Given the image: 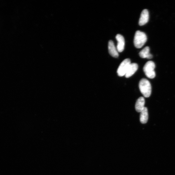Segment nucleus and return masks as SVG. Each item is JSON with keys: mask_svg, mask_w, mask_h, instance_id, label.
<instances>
[{"mask_svg": "<svg viewBox=\"0 0 175 175\" xmlns=\"http://www.w3.org/2000/svg\"><path fill=\"white\" fill-rule=\"evenodd\" d=\"M149 47L146 46L139 53L140 57L143 59L147 58L150 59L153 58V55L149 53Z\"/></svg>", "mask_w": 175, "mask_h": 175, "instance_id": "nucleus-10", "label": "nucleus"}, {"mask_svg": "<svg viewBox=\"0 0 175 175\" xmlns=\"http://www.w3.org/2000/svg\"><path fill=\"white\" fill-rule=\"evenodd\" d=\"M148 119V110L147 108L145 107L140 112V121L141 123L145 124L147 123Z\"/></svg>", "mask_w": 175, "mask_h": 175, "instance_id": "nucleus-11", "label": "nucleus"}, {"mask_svg": "<svg viewBox=\"0 0 175 175\" xmlns=\"http://www.w3.org/2000/svg\"><path fill=\"white\" fill-rule=\"evenodd\" d=\"M139 86L141 93L146 98L149 97L152 92V87L148 80L142 78L140 81Z\"/></svg>", "mask_w": 175, "mask_h": 175, "instance_id": "nucleus-1", "label": "nucleus"}, {"mask_svg": "<svg viewBox=\"0 0 175 175\" xmlns=\"http://www.w3.org/2000/svg\"><path fill=\"white\" fill-rule=\"evenodd\" d=\"M108 50L110 54L112 57L117 58L119 56L118 51L116 47L113 42L110 40L108 42Z\"/></svg>", "mask_w": 175, "mask_h": 175, "instance_id": "nucleus-8", "label": "nucleus"}, {"mask_svg": "<svg viewBox=\"0 0 175 175\" xmlns=\"http://www.w3.org/2000/svg\"><path fill=\"white\" fill-rule=\"evenodd\" d=\"M138 66L136 63H131L125 74L126 78H129L132 76L137 70Z\"/></svg>", "mask_w": 175, "mask_h": 175, "instance_id": "nucleus-7", "label": "nucleus"}, {"mask_svg": "<svg viewBox=\"0 0 175 175\" xmlns=\"http://www.w3.org/2000/svg\"><path fill=\"white\" fill-rule=\"evenodd\" d=\"M117 41L116 49L119 52H122L124 50L125 41L124 37L120 34H117L116 36Z\"/></svg>", "mask_w": 175, "mask_h": 175, "instance_id": "nucleus-5", "label": "nucleus"}, {"mask_svg": "<svg viewBox=\"0 0 175 175\" xmlns=\"http://www.w3.org/2000/svg\"><path fill=\"white\" fill-rule=\"evenodd\" d=\"M147 37L145 33L140 31H137L135 33L134 43L137 48H141L146 43Z\"/></svg>", "mask_w": 175, "mask_h": 175, "instance_id": "nucleus-2", "label": "nucleus"}, {"mask_svg": "<svg viewBox=\"0 0 175 175\" xmlns=\"http://www.w3.org/2000/svg\"><path fill=\"white\" fill-rule=\"evenodd\" d=\"M155 63L153 61H149L145 64L144 67V71L147 77L150 78H153L155 77Z\"/></svg>", "mask_w": 175, "mask_h": 175, "instance_id": "nucleus-3", "label": "nucleus"}, {"mask_svg": "<svg viewBox=\"0 0 175 175\" xmlns=\"http://www.w3.org/2000/svg\"><path fill=\"white\" fill-rule=\"evenodd\" d=\"M131 63L130 60L129 59H126L122 62L117 70V73L119 76L122 77L125 75Z\"/></svg>", "mask_w": 175, "mask_h": 175, "instance_id": "nucleus-4", "label": "nucleus"}, {"mask_svg": "<svg viewBox=\"0 0 175 175\" xmlns=\"http://www.w3.org/2000/svg\"><path fill=\"white\" fill-rule=\"evenodd\" d=\"M145 100L144 97H140L137 100L135 105V109L138 112H141L144 109Z\"/></svg>", "mask_w": 175, "mask_h": 175, "instance_id": "nucleus-9", "label": "nucleus"}, {"mask_svg": "<svg viewBox=\"0 0 175 175\" xmlns=\"http://www.w3.org/2000/svg\"><path fill=\"white\" fill-rule=\"evenodd\" d=\"M149 20V13L147 9L143 10L140 15L139 20V24L140 26L145 25L148 22Z\"/></svg>", "mask_w": 175, "mask_h": 175, "instance_id": "nucleus-6", "label": "nucleus"}]
</instances>
